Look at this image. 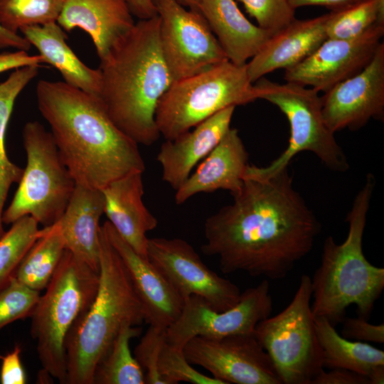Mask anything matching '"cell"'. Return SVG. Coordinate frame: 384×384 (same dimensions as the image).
I'll list each match as a JSON object with an SVG mask.
<instances>
[{
    "mask_svg": "<svg viewBox=\"0 0 384 384\" xmlns=\"http://www.w3.org/2000/svg\"><path fill=\"white\" fill-rule=\"evenodd\" d=\"M19 31L36 48L43 63L60 73L65 82L99 96L102 85L100 69L91 68L78 58L66 43L67 36L57 22L25 26Z\"/></svg>",
    "mask_w": 384,
    "mask_h": 384,
    "instance_id": "obj_25",
    "label": "cell"
},
{
    "mask_svg": "<svg viewBox=\"0 0 384 384\" xmlns=\"http://www.w3.org/2000/svg\"><path fill=\"white\" fill-rule=\"evenodd\" d=\"M235 107L225 108L176 138L161 144L156 160L162 180L175 191L230 128Z\"/></svg>",
    "mask_w": 384,
    "mask_h": 384,
    "instance_id": "obj_18",
    "label": "cell"
},
{
    "mask_svg": "<svg viewBox=\"0 0 384 384\" xmlns=\"http://www.w3.org/2000/svg\"><path fill=\"white\" fill-rule=\"evenodd\" d=\"M272 307L267 279L245 290L238 303L223 311L213 310L203 298L191 295L184 300L178 319L166 329V341L183 348L197 336L221 338L253 333L257 324L270 316Z\"/></svg>",
    "mask_w": 384,
    "mask_h": 384,
    "instance_id": "obj_12",
    "label": "cell"
},
{
    "mask_svg": "<svg viewBox=\"0 0 384 384\" xmlns=\"http://www.w3.org/2000/svg\"><path fill=\"white\" fill-rule=\"evenodd\" d=\"M66 250L58 221L40 229L38 237L18 265L14 277L29 288H46Z\"/></svg>",
    "mask_w": 384,
    "mask_h": 384,
    "instance_id": "obj_27",
    "label": "cell"
},
{
    "mask_svg": "<svg viewBox=\"0 0 384 384\" xmlns=\"http://www.w3.org/2000/svg\"><path fill=\"white\" fill-rule=\"evenodd\" d=\"M154 3L156 0H152ZM178 3L181 4V5L188 7V8H193L196 9L201 1V0H175Z\"/></svg>",
    "mask_w": 384,
    "mask_h": 384,
    "instance_id": "obj_45",
    "label": "cell"
},
{
    "mask_svg": "<svg viewBox=\"0 0 384 384\" xmlns=\"http://www.w3.org/2000/svg\"><path fill=\"white\" fill-rule=\"evenodd\" d=\"M322 114L335 132L363 127L371 119H384V43L369 64L321 96Z\"/></svg>",
    "mask_w": 384,
    "mask_h": 384,
    "instance_id": "obj_16",
    "label": "cell"
},
{
    "mask_svg": "<svg viewBox=\"0 0 384 384\" xmlns=\"http://www.w3.org/2000/svg\"><path fill=\"white\" fill-rule=\"evenodd\" d=\"M378 23H384V0H358L329 13L327 38H355Z\"/></svg>",
    "mask_w": 384,
    "mask_h": 384,
    "instance_id": "obj_30",
    "label": "cell"
},
{
    "mask_svg": "<svg viewBox=\"0 0 384 384\" xmlns=\"http://www.w3.org/2000/svg\"><path fill=\"white\" fill-rule=\"evenodd\" d=\"M285 82L279 83L262 77L254 83L257 98L275 105L286 116L290 137L284 151L267 166L249 164L243 179H268L287 168L294 156L304 151L314 153L329 170L348 171V158L324 119L319 92Z\"/></svg>",
    "mask_w": 384,
    "mask_h": 384,
    "instance_id": "obj_7",
    "label": "cell"
},
{
    "mask_svg": "<svg viewBox=\"0 0 384 384\" xmlns=\"http://www.w3.org/2000/svg\"><path fill=\"white\" fill-rule=\"evenodd\" d=\"M314 319L324 368H344L367 376L374 367L384 366L383 351L366 342L343 337L324 317Z\"/></svg>",
    "mask_w": 384,
    "mask_h": 384,
    "instance_id": "obj_26",
    "label": "cell"
},
{
    "mask_svg": "<svg viewBox=\"0 0 384 384\" xmlns=\"http://www.w3.org/2000/svg\"><path fill=\"white\" fill-rule=\"evenodd\" d=\"M101 227L127 269L142 304L144 321L166 329L179 316L183 299L149 259L137 253L108 220Z\"/></svg>",
    "mask_w": 384,
    "mask_h": 384,
    "instance_id": "obj_17",
    "label": "cell"
},
{
    "mask_svg": "<svg viewBox=\"0 0 384 384\" xmlns=\"http://www.w3.org/2000/svg\"><path fill=\"white\" fill-rule=\"evenodd\" d=\"M257 100L246 64L226 60L173 81L159 101L156 123L160 134L171 140L225 108Z\"/></svg>",
    "mask_w": 384,
    "mask_h": 384,
    "instance_id": "obj_8",
    "label": "cell"
},
{
    "mask_svg": "<svg viewBox=\"0 0 384 384\" xmlns=\"http://www.w3.org/2000/svg\"><path fill=\"white\" fill-rule=\"evenodd\" d=\"M65 0H0V25L17 33L23 27L57 22Z\"/></svg>",
    "mask_w": 384,
    "mask_h": 384,
    "instance_id": "obj_32",
    "label": "cell"
},
{
    "mask_svg": "<svg viewBox=\"0 0 384 384\" xmlns=\"http://www.w3.org/2000/svg\"><path fill=\"white\" fill-rule=\"evenodd\" d=\"M159 15L139 19L100 61L99 97L110 119L138 144L160 137L155 115L172 82L159 39Z\"/></svg>",
    "mask_w": 384,
    "mask_h": 384,
    "instance_id": "obj_3",
    "label": "cell"
},
{
    "mask_svg": "<svg viewBox=\"0 0 384 384\" xmlns=\"http://www.w3.org/2000/svg\"><path fill=\"white\" fill-rule=\"evenodd\" d=\"M39 297L40 292L13 277L0 291V331L14 321L30 318Z\"/></svg>",
    "mask_w": 384,
    "mask_h": 384,
    "instance_id": "obj_34",
    "label": "cell"
},
{
    "mask_svg": "<svg viewBox=\"0 0 384 384\" xmlns=\"http://www.w3.org/2000/svg\"><path fill=\"white\" fill-rule=\"evenodd\" d=\"M246 12L254 18L257 26L273 35L292 23L295 9L288 0H237Z\"/></svg>",
    "mask_w": 384,
    "mask_h": 384,
    "instance_id": "obj_35",
    "label": "cell"
},
{
    "mask_svg": "<svg viewBox=\"0 0 384 384\" xmlns=\"http://www.w3.org/2000/svg\"><path fill=\"white\" fill-rule=\"evenodd\" d=\"M311 277L303 274L287 306L260 321L254 330L282 383L311 384L324 369L311 308Z\"/></svg>",
    "mask_w": 384,
    "mask_h": 384,
    "instance_id": "obj_10",
    "label": "cell"
},
{
    "mask_svg": "<svg viewBox=\"0 0 384 384\" xmlns=\"http://www.w3.org/2000/svg\"><path fill=\"white\" fill-rule=\"evenodd\" d=\"M147 257L183 301L191 295L198 296L213 310L223 311L240 299L239 287L207 267L183 239L148 238Z\"/></svg>",
    "mask_w": 384,
    "mask_h": 384,
    "instance_id": "obj_13",
    "label": "cell"
},
{
    "mask_svg": "<svg viewBox=\"0 0 384 384\" xmlns=\"http://www.w3.org/2000/svg\"><path fill=\"white\" fill-rule=\"evenodd\" d=\"M132 13L139 19H147L157 15L152 0H127Z\"/></svg>",
    "mask_w": 384,
    "mask_h": 384,
    "instance_id": "obj_43",
    "label": "cell"
},
{
    "mask_svg": "<svg viewBox=\"0 0 384 384\" xmlns=\"http://www.w3.org/2000/svg\"><path fill=\"white\" fill-rule=\"evenodd\" d=\"M383 36L384 23H378L355 38H327L308 58L284 70V80L324 93L366 68Z\"/></svg>",
    "mask_w": 384,
    "mask_h": 384,
    "instance_id": "obj_15",
    "label": "cell"
},
{
    "mask_svg": "<svg viewBox=\"0 0 384 384\" xmlns=\"http://www.w3.org/2000/svg\"><path fill=\"white\" fill-rule=\"evenodd\" d=\"M248 156L238 130L230 127L196 171L176 190V203L181 205L198 193L218 190H226L235 195L243 184Z\"/></svg>",
    "mask_w": 384,
    "mask_h": 384,
    "instance_id": "obj_19",
    "label": "cell"
},
{
    "mask_svg": "<svg viewBox=\"0 0 384 384\" xmlns=\"http://www.w3.org/2000/svg\"><path fill=\"white\" fill-rule=\"evenodd\" d=\"M43 63L39 54L31 55L25 50L3 52L0 53V73L26 65H40Z\"/></svg>",
    "mask_w": 384,
    "mask_h": 384,
    "instance_id": "obj_40",
    "label": "cell"
},
{
    "mask_svg": "<svg viewBox=\"0 0 384 384\" xmlns=\"http://www.w3.org/2000/svg\"><path fill=\"white\" fill-rule=\"evenodd\" d=\"M183 351L189 363L203 367L225 384H282L254 332L221 338L197 336Z\"/></svg>",
    "mask_w": 384,
    "mask_h": 384,
    "instance_id": "obj_14",
    "label": "cell"
},
{
    "mask_svg": "<svg viewBox=\"0 0 384 384\" xmlns=\"http://www.w3.org/2000/svg\"><path fill=\"white\" fill-rule=\"evenodd\" d=\"M342 336L358 341L384 343V324H372L364 317H344Z\"/></svg>",
    "mask_w": 384,
    "mask_h": 384,
    "instance_id": "obj_37",
    "label": "cell"
},
{
    "mask_svg": "<svg viewBox=\"0 0 384 384\" xmlns=\"http://www.w3.org/2000/svg\"><path fill=\"white\" fill-rule=\"evenodd\" d=\"M104 208L102 190L75 183L65 210L58 220L66 249L98 272L100 220Z\"/></svg>",
    "mask_w": 384,
    "mask_h": 384,
    "instance_id": "obj_23",
    "label": "cell"
},
{
    "mask_svg": "<svg viewBox=\"0 0 384 384\" xmlns=\"http://www.w3.org/2000/svg\"><path fill=\"white\" fill-rule=\"evenodd\" d=\"M367 377L370 384H383L384 383V366L374 367Z\"/></svg>",
    "mask_w": 384,
    "mask_h": 384,
    "instance_id": "obj_44",
    "label": "cell"
},
{
    "mask_svg": "<svg viewBox=\"0 0 384 384\" xmlns=\"http://www.w3.org/2000/svg\"><path fill=\"white\" fill-rule=\"evenodd\" d=\"M154 4L160 18V49L172 82L228 60L197 9L175 0H156Z\"/></svg>",
    "mask_w": 384,
    "mask_h": 384,
    "instance_id": "obj_11",
    "label": "cell"
},
{
    "mask_svg": "<svg viewBox=\"0 0 384 384\" xmlns=\"http://www.w3.org/2000/svg\"><path fill=\"white\" fill-rule=\"evenodd\" d=\"M196 9L207 21L228 60L235 64L245 65L272 36L251 23L235 0H201Z\"/></svg>",
    "mask_w": 384,
    "mask_h": 384,
    "instance_id": "obj_24",
    "label": "cell"
},
{
    "mask_svg": "<svg viewBox=\"0 0 384 384\" xmlns=\"http://www.w3.org/2000/svg\"><path fill=\"white\" fill-rule=\"evenodd\" d=\"M294 9L306 6H324L331 11L346 7L358 0H288Z\"/></svg>",
    "mask_w": 384,
    "mask_h": 384,
    "instance_id": "obj_41",
    "label": "cell"
},
{
    "mask_svg": "<svg viewBox=\"0 0 384 384\" xmlns=\"http://www.w3.org/2000/svg\"><path fill=\"white\" fill-rule=\"evenodd\" d=\"M157 369L166 384L188 382L193 384H225L194 369L186 360L183 348L163 343L157 360Z\"/></svg>",
    "mask_w": 384,
    "mask_h": 384,
    "instance_id": "obj_33",
    "label": "cell"
},
{
    "mask_svg": "<svg viewBox=\"0 0 384 384\" xmlns=\"http://www.w3.org/2000/svg\"><path fill=\"white\" fill-rule=\"evenodd\" d=\"M329 13L309 19L295 18L272 35L246 63L251 82L278 69L287 70L308 58L327 38Z\"/></svg>",
    "mask_w": 384,
    "mask_h": 384,
    "instance_id": "obj_20",
    "label": "cell"
},
{
    "mask_svg": "<svg viewBox=\"0 0 384 384\" xmlns=\"http://www.w3.org/2000/svg\"><path fill=\"white\" fill-rule=\"evenodd\" d=\"M99 278L92 303L71 328L65 340V384H92L98 363L121 329L145 322L142 304L127 269L101 226Z\"/></svg>",
    "mask_w": 384,
    "mask_h": 384,
    "instance_id": "obj_5",
    "label": "cell"
},
{
    "mask_svg": "<svg viewBox=\"0 0 384 384\" xmlns=\"http://www.w3.org/2000/svg\"><path fill=\"white\" fill-rule=\"evenodd\" d=\"M142 329L125 326L110 349L98 363L92 384H144V373L130 351V341L138 337Z\"/></svg>",
    "mask_w": 384,
    "mask_h": 384,
    "instance_id": "obj_29",
    "label": "cell"
},
{
    "mask_svg": "<svg viewBox=\"0 0 384 384\" xmlns=\"http://www.w3.org/2000/svg\"><path fill=\"white\" fill-rule=\"evenodd\" d=\"M31 43L18 33H11L0 25V48H14L18 50L28 51Z\"/></svg>",
    "mask_w": 384,
    "mask_h": 384,
    "instance_id": "obj_42",
    "label": "cell"
},
{
    "mask_svg": "<svg viewBox=\"0 0 384 384\" xmlns=\"http://www.w3.org/2000/svg\"><path fill=\"white\" fill-rule=\"evenodd\" d=\"M36 100L75 183L102 190L145 171L139 144L114 124L98 95L65 82L40 80Z\"/></svg>",
    "mask_w": 384,
    "mask_h": 384,
    "instance_id": "obj_2",
    "label": "cell"
},
{
    "mask_svg": "<svg viewBox=\"0 0 384 384\" xmlns=\"http://www.w3.org/2000/svg\"><path fill=\"white\" fill-rule=\"evenodd\" d=\"M99 280L98 272L66 249L30 317L43 369L60 383L67 375V336L92 303Z\"/></svg>",
    "mask_w": 384,
    "mask_h": 384,
    "instance_id": "obj_6",
    "label": "cell"
},
{
    "mask_svg": "<svg viewBox=\"0 0 384 384\" xmlns=\"http://www.w3.org/2000/svg\"><path fill=\"white\" fill-rule=\"evenodd\" d=\"M38 225L31 216H23L0 238V291L14 277L23 257L37 240Z\"/></svg>",
    "mask_w": 384,
    "mask_h": 384,
    "instance_id": "obj_31",
    "label": "cell"
},
{
    "mask_svg": "<svg viewBox=\"0 0 384 384\" xmlns=\"http://www.w3.org/2000/svg\"><path fill=\"white\" fill-rule=\"evenodd\" d=\"M21 348H15L5 356H0L1 366L0 382L1 384H25L26 375L21 361Z\"/></svg>",
    "mask_w": 384,
    "mask_h": 384,
    "instance_id": "obj_38",
    "label": "cell"
},
{
    "mask_svg": "<svg viewBox=\"0 0 384 384\" xmlns=\"http://www.w3.org/2000/svg\"><path fill=\"white\" fill-rule=\"evenodd\" d=\"M311 384H370L367 376L344 368L321 370Z\"/></svg>",
    "mask_w": 384,
    "mask_h": 384,
    "instance_id": "obj_39",
    "label": "cell"
},
{
    "mask_svg": "<svg viewBox=\"0 0 384 384\" xmlns=\"http://www.w3.org/2000/svg\"><path fill=\"white\" fill-rule=\"evenodd\" d=\"M375 186V178L368 174L347 214L346 240L338 244L332 236L326 238L321 264L311 278L313 316L324 317L334 326L342 321L353 304L358 316L368 319L384 288V269L372 265L362 247Z\"/></svg>",
    "mask_w": 384,
    "mask_h": 384,
    "instance_id": "obj_4",
    "label": "cell"
},
{
    "mask_svg": "<svg viewBox=\"0 0 384 384\" xmlns=\"http://www.w3.org/2000/svg\"><path fill=\"white\" fill-rule=\"evenodd\" d=\"M38 65L14 69L9 78L0 83V228L8 192L14 183H18L23 169L12 163L6 154V132L16 97L38 73Z\"/></svg>",
    "mask_w": 384,
    "mask_h": 384,
    "instance_id": "obj_28",
    "label": "cell"
},
{
    "mask_svg": "<svg viewBox=\"0 0 384 384\" xmlns=\"http://www.w3.org/2000/svg\"><path fill=\"white\" fill-rule=\"evenodd\" d=\"M233 197L206 218L202 252L215 256L224 274L284 279L311 252L321 228L288 167L266 180L244 179Z\"/></svg>",
    "mask_w": 384,
    "mask_h": 384,
    "instance_id": "obj_1",
    "label": "cell"
},
{
    "mask_svg": "<svg viewBox=\"0 0 384 384\" xmlns=\"http://www.w3.org/2000/svg\"><path fill=\"white\" fill-rule=\"evenodd\" d=\"M57 23L68 32L87 33L100 61L135 23L127 0H65Z\"/></svg>",
    "mask_w": 384,
    "mask_h": 384,
    "instance_id": "obj_21",
    "label": "cell"
},
{
    "mask_svg": "<svg viewBox=\"0 0 384 384\" xmlns=\"http://www.w3.org/2000/svg\"><path fill=\"white\" fill-rule=\"evenodd\" d=\"M166 330L149 326L134 349L135 358L146 371L144 379L146 384H166L157 369L159 353L166 339Z\"/></svg>",
    "mask_w": 384,
    "mask_h": 384,
    "instance_id": "obj_36",
    "label": "cell"
},
{
    "mask_svg": "<svg viewBox=\"0 0 384 384\" xmlns=\"http://www.w3.org/2000/svg\"><path fill=\"white\" fill-rule=\"evenodd\" d=\"M142 174L120 178L102 191L108 221L137 253L148 259L146 233L156 228L158 220L144 203Z\"/></svg>",
    "mask_w": 384,
    "mask_h": 384,
    "instance_id": "obj_22",
    "label": "cell"
},
{
    "mask_svg": "<svg viewBox=\"0 0 384 384\" xmlns=\"http://www.w3.org/2000/svg\"><path fill=\"white\" fill-rule=\"evenodd\" d=\"M27 163L2 222L12 224L29 215L44 227L58 222L73 193L75 182L63 164L50 132L38 121L23 129Z\"/></svg>",
    "mask_w": 384,
    "mask_h": 384,
    "instance_id": "obj_9",
    "label": "cell"
}]
</instances>
